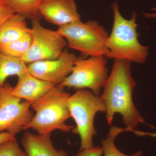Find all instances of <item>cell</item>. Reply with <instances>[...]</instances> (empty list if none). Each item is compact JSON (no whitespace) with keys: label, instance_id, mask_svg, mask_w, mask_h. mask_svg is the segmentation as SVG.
I'll use <instances>...</instances> for the list:
<instances>
[{"label":"cell","instance_id":"obj_3","mask_svg":"<svg viewBox=\"0 0 156 156\" xmlns=\"http://www.w3.org/2000/svg\"><path fill=\"white\" fill-rule=\"evenodd\" d=\"M70 95L64 87L55 86L32 103L31 107L35 114L24 130L32 129L42 135H50L56 130L69 132L74 128L66 123L71 117L68 106Z\"/></svg>","mask_w":156,"mask_h":156},{"label":"cell","instance_id":"obj_15","mask_svg":"<svg viewBox=\"0 0 156 156\" xmlns=\"http://www.w3.org/2000/svg\"><path fill=\"white\" fill-rule=\"evenodd\" d=\"M15 13L31 20H40L39 6L43 0H5Z\"/></svg>","mask_w":156,"mask_h":156},{"label":"cell","instance_id":"obj_23","mask_svg":"<svg viewBox=\"0 0 156 156\" xmlns=\"http://www.w3.org/2000/svg\"><path fill=\"white\" fill-rule=\"evenodd\" d=\"M152 11H156V7H154L151 9ZM144 16L147 18H156V13H144Z\"/></svg>","mask_w":156,"mask_h":156},{"label":"cell","instance_id":"obj_12","mask_svg":"<svg viewBox=\"0 0 156 156\" xmlns=\"http://www.w3.org/2000/svg\"><path fill=\"white\" fill-rule=\"evenodd\" d=\"M21 144L28 156H68L65 151L55 148L50 135L25 132Z\"/></svg>","mask_w":156,"mask_h":156},{"label":"cell","instance_id":"obj_5","mask_svg":"<svg viewBox=\"0 0 156 156\" xmlns=\"http://www.w3.org/2000/svg\"><path fill=\"white\" fill-rule=\"evenodd\" d=\"M66 39L69 47L87 56H106L108 33L95 20L79 21L58 27V30Z\"/></svg>","mask_w":156,"mask_h":156},{"label":"cell","instance_id":"obj_11","mask_svg":"<svg viewBox=\"0 0 156 156\" xmlns=\"http://www.w3.org/2000/svg\"><path fill=\"white\" fill-rule=\"evenodd\" d=\"M55 87L53 84L34 76L28 71L18 77L17 84L15 87H12L11 92L31 105Z\"/></svg>","mask_w":156,"mask_h":156},{"label":"cell","instance_id":"obj_21","mask_svg":"<svg viewBox=\"0 0 156 156\" xmlns=\"http://www.w3.org/2000/svg\"><path fill=\"white\" fill-rule=\"evenodd\" d=\"M15 135L8 132H0V144L15 137Z\"/></svg>","mask_w":156,"mask_h":156},{"label":"cell","instance_id":"obj_18","mask_svg":"<svg viewBox=\"0 0 156 156\" xmlns=\"http://www.w3.org/2000/svg\"><path fill=\"white\" fill-rule=\"evenodd\" d=\"M0 156H28L20 148L16 137L0 144Z\"/></svg>","mask_w":156,"mask_h":156},{"label":"cell","instance_id":"obj_4","mask_svg":"<svg viewBox=\"0 0 156 156\" xmlns=\"http://www.w3.org/2000/svg\"><path fill=\"white\" fill-rule=\"evenodd\" d=\"M68 106L71 117L76 123L73 133L78 134L80 139V151L93 147V137L97 134L94 123L95 115L106 112L101 98L89 89H78L70 95Z\"/></svg>","mask_w":156,"mask_h":156},{"label":"cell","instance_id":"obj_1","mask_svg":"<svg viewBox=\"0 0 156 156\" xmlns=\"http://www.w3.org/2000/svg\"><path fill=\"white\" fill-rule=\"evenodd\" d=\"M136 85L131 75V62L122 59L115 60L100 97L106 107L108 125H112L117 113L122 116L126 131L144 123L133 102L132 95Z\"/></svg>","mask_w":156,"mask_h":156},{"label":"cell","instance_id":"obj_22","mask_svg":"<svg viewBox=\"0 0 156 156\" xmlns=\"http://www.w3.org/2000/svg\"><path fill=\"white\" fill-rule=\"evenodd\" d=\"M130 132H132L138 136H150L151 137L156 138V133H149V132H144V131H138L135 129H132Z\"/></svg>","mask_w":156,"mask_h":156},{"label":"cell","instance_id":"obj_17","mask_svg":"<svg viewBox=\"0 0 156 156\" xmlns=\"http://www.w3.org/2000/svg\"><path fill=\"white\" fill-rule=\"evenodd\" d=\"M124 131H126V128L112 126L106 138L101 141V149L104 156H142L143 152L141 151L131 155H128L123 154L117 148L115 144V140L119 134Z\"/></svg>","mask_w":156,"mask_h":156},{"label":"cell","instance_id":"obj_7","mask_svg":"<svg viewBox=\"0 0 156 156\" xmlns=\"http://www.w3.org/2000/svg\"><path fill=\"white\" fill-rule=\"evenodd\" d=\"M8 83L0 87V132L14 135L24 130L34 117L30 104L15 96Z\"/></svg>","mask_w":156,"mask_h":156},{"label":"cell","instance_id":"obj_2","mask_svg":"<svg viewBox=\"0 0 156 156\" xmlns=\"http://www.w3.org/2000/svg\"><path fill=\"white\" fill-rule=\"evenodd\" d=\"M111 8L113 25L111 34L106 40L108 53L105 56L115 60L144 63L149 56V48L141 44L138 41L136 12H132L131 19H126L120 13L118 2H113Z\"/></svg>","mask_w":156,"mask_h":156},{"label":"cell","instance_id":"obj_6","mask_svg":"<svg viewBox=\"0 0 156 156\" xmlns=\"http://www.w3.org/2000/svg\"><path fill=\"white\" fill-rule=\"evenodd\" d=\"M107 60L105 56L78 58L72 71L60 87L76 89H87L98 95L108 77Z\"/></svg>","mask_w":156,"mask_h":156},{"label":"cell","instance_id":"obj_16","mask_svg":"<svg viewBox=\"0 0 156 156\" xmlns=\"http://www.w3.org/2000/svg\"><path fill=\"white\" fill-rule=\"evenodd\" d=\"M31 41L30 32L16 41L0 46V52L11 57L22 58L29 49Z\"/></svg>","mask_w":156,"mask_h":156},{"label":"cell","instance_id":"obj_9","mask_svg":"<svg viewBox=\"0 0 156 156\" xmlns=\"http://www.w3.org/2000/svg\"><path fill=\"white\" fill-rule=\"evenodd\" d=\"M77 57L65 49L58 58L35 62L27 64L28 72L42 80L57 86L72 71Z\"/></svg>","mask_w":156,"mask_h":156},{"label":"cell","instance_id":"obj_10","mask_svg":"<svg viewBox=\"0 0 156 156\" xmlns=\"http://www.w3.org/2000/svg\"><path fill=\"white\" fill-rule=\"evenodd\" d=\"M39 11L46 21L58 27L81 21L75 0H43Z\"/></svg>","mask_w":156,"mask_h":156},{"label":"cell","instance_id":"obj_8","mask_svg":"<svg viewBox=\"0 0 156 156\" xmlns=\"http://www.w3.org/2000/svg\"><path fill=\"white\" fill-rule=\"evenodd\" d=\"M30 33L31 43L22 57L27 64L35 62L55 59L65 50L67 42L58 31L45 28L40 20H32Z\"/></svg>","mask_w":156,"mask_h":156},{"label":"cell","instance_id":"obj_14","mask_svg":"<svg viewBox=\"0 0 156 156\" xmlns=\"http://www.w3.org/2000/svg\"><path fill=\"white\" fill-rule=\"evenodd\" d=\"M27 72V64L22 58L11 57L0 52V87L4 86L9 77L17 76L18 77Z\"/></svg>","mask_w":156,"mask_h":156},{"label":"cell","instance_id":"obj_13","mask_svg":"<svg viewBox=\"0 0 156 156\" xmlns=\"http://www.w3.org/2000/svg\"><path fill=\"white\" fill-rule=\"evenodd\" d=\"M30 30L26 18L15 13L0 26V46L20 38Z\"/></svg>","mask_w":156,"mask_h":156},{"label":"cell","instance_id":"obj_20","mask_svg":"<svg viewBox=\"0 0 156 156\" xmlns=\"http://www.w3.org/2000/svg\"><path fill=\"white\" fill-rule=\"evenodd\" d=\"M103 154L101 147H94L90 148L80 151L75 156H101Z\"/></svg>","mask_w":156,"mask_h":156},{"label":"cell","instance_id":"obj_19","mask_svg":"<svg viewBox=\"0 0 156 156\" xmlns=\"http://www.w3.org/2000/svg\"><path fill=\"white\" fill-rule=\"evenodd\" d=\"M15 14L5 0H0V26Z\"/></svg>","mask_w":156,"mask_h":156}]
</instances>
